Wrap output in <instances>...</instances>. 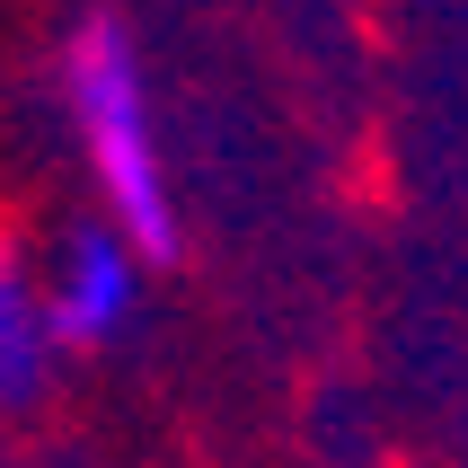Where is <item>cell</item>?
Returning <instances> with one entry per match:
<instances>
[{"label":"cell","instance_id":"1","mask_svg":"<svg viewBox=\"0 0 468 468\" xmlns=\"http://www.w3.org/2000/svg\"><path fill=\"white\" fill-rule=\"evenodd\" d=\"M62 115H71L80 168L98 186V212L151 265H168L186 221H177V195H168V151H159V124H151L142 45H133V27L115 9H89L62 36Z\"/></svg>","mask_w":468,"mask_h":468},{"label":"cell","instance_id":"2","mask_svg":"<svg viewBox=\"0 0 468 468\" xmlns=\"http://www.w3.org/2000/svg\"><path fill=\"white\" fill-rule=\"evenodd\" d=\"M142 274H151V257H142L106 212H80L71 230L45 248V265H36L45 318H53V336H62V354H106V345H124L133 318H142Z\"/></svg>","mask_w":468,"mask_h":468},{"label":"cell","instance_id":"3","mask_svg":"<svg viewBox=\"0 0 468 468\" xmlns=\"http://www.w3.org/2000/svg\"><path fill=\"white\" fill-rule=\"evenodd\" d=\"M62 380V336L45 318V283L36 265L0 239V424H27Z\"/></svg>","mask_w":468,"mask_h":468}]
</instances>
